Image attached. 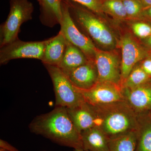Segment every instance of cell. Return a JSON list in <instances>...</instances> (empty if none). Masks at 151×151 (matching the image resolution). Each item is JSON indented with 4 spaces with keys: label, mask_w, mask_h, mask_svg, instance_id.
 Listing matches in <instances>:
<instances>
[{
    "label": "cell",
    "mask_w": 151,
    "mask_h": 151,
    "mask_svg": "<svg viewBox=\"0 0 151 151\" xmlns=\"http://www.w3.org/2000/svg\"><path fill=\"white\" fill-rule=\"evenodd\" d=\"M29 128L34 134L60 145L82 149L81 133L75 127L65 107H55L50 112L37 116Z\"/></svg>",
    "instance_id": "1"
},
{
    "label": "cell",
    "mask_w": 151,
    "mask_h": 151,
    "mask_svg": "<svg viewBox=\"0 0 151 151\" xmlns=\"http://www.w3.org/2000/svg\"><path fill=\"white\" fill-rule=\"evenodd\" d=\"M94 106L98 115V127L109 139L137 130L138 115L126 101Z\"/></svg>",
    "instance_id": "2"
},
{
    "label": "cell",
    "mask_w": 151,
    "mask_h": 151,
    "mask_svg": "<svg viewBox=\"0 0 151 151\" xmlns=\"http://www.w3.org/2000/svg\"><path fill=\"white\" fill-rule=\"evenodd\" d=\"M65 1V0H64ZM71 16L97 44L105 47H113L116 40L110 29L96 14L76 3L65 1Z\"/></svg>",
    "instance_id": "3"
},
{
    "label": "cell",
    "mask_w": 151,
    "mask_h": 151,
    "mask_svg": "<svg viewBox=\"0 0 151 151\" xmlns=\"http://www.w3.org/2000/svg\"><path fill=\"white\" fill-rule=\"evenodd\" d=\"M10 9L0 27V47L19 39L23 24L32 19L34 6L29 0H10Z\"/></svg>",
    "instance_id": "4"
},
{
    "label": "cell",
    "mask_w": 151,
    "mask_h": 151,
    "mask_svg": "<svg viewBox=\"0 0 151 151\" xmlns=\"http://www.w3.org/2000/svg\"><path fill=\"white\" fill-rule=\"evenodd\" d=\"M44 65L53 84L55 107L73 108L85 102L81 90L73 85L67 75L58 66Z\"/></svg>",
    "instance_id": "5"
},
{
    "label": "cell",
    "mask_w": 151,
    "mask_h": 151,
    "mask_svg": "<svg viewBox=\"0 0 151 151\" xmlns=\"http://www.w3.org/2000/svg\"><path fill=\"white\" fill-rule=\"evenodd\" d=\"M60 25V31L67 40L81 50L89 61L94 62L97 47L89 37L77 27L71 16L68 4L64 0H62V19Z\"/></svg>",
    "instance_id": "6"
},
{
    "label": "cell",
    "mask_w": 151,
    "mask_h": 151,
    "mask_svg": "<svg viewBox=\"0 0 151 151\" xmlns=\"http://www.w3.org/2000/svg\"><path fill=\"white\" fill-rule=\"evenodd\" d=\"M47 40L40 41H23L18 39L0 49V64H6L11 60L31 58L41 60Z\"/></svg>",
    "instance_id": "7"
},
{
    "label": "cell",
    "mask_w": 151,
    "mask_h": 151,
    "mask_svg": "<svg viewBox=\"0 0 151 151\" xmlns=\"http://www.w3.org/2000/svg\"><path fill=\"white\" fill-rule=\"evenodd\" d=\"M122 50L121 79L125 81L135 65L149 56L148 53L132 35L126 34L120 41Z\"/></svg>",
    "instance_id": "8"
},
{
    "label": "cell",
    "mask_w": 151,
    "mask_h": 151,
    "mask_svg": "<svg viewBox=\"0 0 151 151\" xmlns=\"http://www.w3.org/2000/svg\"><path fill=\"white\" fill-rule=\"evenodd\" d=\"M94 62L99 81L111 82L121 86V60L116 53L97 48Z\"/></svg>",
    "instance_id": "9"
},
{
    "label": "cell",
    "mask_w": 151,
    "mask_h": 151,
    "mask_svg": "<svg viewBox=\"0 0 151 151\" xmlns=\"http://www.w3.org/2000/svg\"><path fill=\"white\" fill-rule=\"evenodd\" d=\"M81 92L85 101L93 106L125 101L121 86L111 82L98 81L91 89Z\"/></svg>",
    "instance_id": "10"
},
{
    "label": "cell",
    "mask_w": 151,
    "mask_h": 151,
    "mask_svg": "<svg viewBox=\"0 0 151 151\" xmlns=\"http://www.w3.org/2000/svg\"><path fill=\"white\" fill-rule=\"evenodd\" d=\"M125 101L137 115L151 111V81L135 88H122Z\"/></svg>",
    "instance_id": "11"
},
{
    "label": "cell",
    "mask_w": 151,
    "mask_h": 151,
    "mask_svg": "<svg viewBox=\"0 0 151 151\" xmlns=\"http://www.w3.org/2000/svg\"><path fill=\"white\" fill-rule=\"evenodd\" d=\"M71 121L78 131L98 127V117L95 107L86 101L73 108H67Z\"/></svg>",
    "instance_id": "12"
},
{
    "label": "cell",
    "mask_w": 151,
    "mask_h": 151,
    "mask_svg": "<svg viewBox=\"0 0 151 151\" xmlns=\"http://www.w3.org/2000/svg\"><path fill=\"white\" fill-rule=\"evenodd\" d=\"M66 75L73 85L81 91L91 89L99 81L97 68L92 61L76 68Z\"/></svg>",
    "instance_id": "13"
},
{
    "label": "cell",
    "mask_w": 151,
    "mask_h": 151,
    "mask_svg": "<svg viewBox=\"0 0 151 151\" xmlns=\"http://www.w3.org/2000/svg\"><path fill=\"white\" fill-rule=\"evenodd\" d=\"M67 42L60 31L55 36L47 39L41 60L44 65L59 66L65 54Z\"/></svg>",
    "instance_id": "14"
},
{
    "label": "cell",
    "mask_w": 151,
    "mask_h": 151,
    "mask_svg": "<svg viewBox=\"0 0 151 151\" xmlns=\"http://www.w3.org/2000/svg\"><path fill=\"white\" fill-rule=\"evenodd\" d=\"M82 149L90 151H109V138L99 127L81 132Z\"/></svg>",
    "instance_id": "15"
},
{
    "label": "cell",
    "mask_w": 151,
    "mask_h": 151,
    "mask_svg": "<svg viewBox=\"0 0 151 151\" xmlns=\"http://www.w3.org/2000/svg\"><path fill=\"white\" fill-rule=\"evenodd\" d=\"M39 2L42 24L50 27L60 24L62 19V0H40Z\"/></svg>",
    "instance_id": "16"
},
{
    "label": "cell",
    "mask_w": 151,
    "mask_h": 151,
    "mask_svg": "<svg viewBox=\"0 0 151 151\" xmlns=\"http://www.w3.org/2000/svg\"><path fill=\"white\" fill-rule=\"evenodd\" d=\"M136 151H151V111L138 115Z\"/></svg>",
    "instance_id": "17"
},
{
    "label": "cell",
    "mask_w": 151,
    "mask_h": 151,
    "mask_svg": "<svg viewBox=\"0 0 151 151\" xmlns=\"http://www.w3.org/2000/svg\"><path fill=\"white\" fill-rule=\"evenodd\" d=\"M86 55L81 50L67 40L65 54L58 66L65 74L76 68L89 62Z\"/></svg>",
    "instance_id": "18"
},
{
    "label": "cell",
    "mask_w": 151,
    "mask_h": 151,
    "mask_svg": "<svg viewBox=\"0 0 151 151\" xmlns=\"http://www.w3.org/2000/svg\"><path fill=\"white\" fill-rule=\"evenodd\" d=\"M137 144V131L128 132L110 138L109 151H136Z\"/></svg>",
    "instance_id": "19"
},
{
    "label": "cell",
    "mask_w": 151,
    "mask_h": 151,
    "mask_svg": "<svg viewBox=\"0 0 151 151\" xmlns=\"http://www.w3.org/2000/svg\"><path fill=\"white\" fill-rule=\"evenodd\" d=\"M151 81V78L137 64L122 84V88H135Z\"/></svg>",
    "instance_id": "20"
},
{
    "label": "cell",
    "mask_w": 151,
    "mask_h": 151,
    "mask_svg": "<svg viewBox=\"0 0 151 151\" xmlns=\"http://www.w3.org/2000/svg\"><path fill=\"white\" fill-rule=\"evenodd\" d=\"M105 14L119 20L128 19L123 0H103Z\"/></svg>",
    "instance_id": "21"
},
{
    "label": "cell",
    "mask_w": 151,
    "mask_h": 151,
    "mask_svg": "<svg viewBox=\"0 0 151 151\" xmlns=\"http://www.w3.org/2000/svg\"><path fill=\"white\" fill-rule=\"evenodd\" d=\"M128 19L142 18L144 8L141 0H123Z\"/></svg>",
    "instance_id": "22"
},
{
    "label": "cell",
    "mask_w": 151,
    "mask_h": 151,
    "mask_svg": "<svg viewBox=\"0 0 151 151\" xmlns=\"http://www.w3.org/2000/svg\"><path fill=\"white\" fill-rule=\"evenodd\" d=\"M76 3L99 16L105 14L103 6V0H65Z\"/></svg>",
    "instance_id": "23"
},
{
    "label": "cell",
    "mask_w": 151,
    "mask_h": 151,
    "mask_svg": "<svg viewBox=\"0 0 151 151\" xmlns=\"http://www.w3.org/2000/svg\"><path fill=\"white\" fill-rule=\"evenodd\" d=\"M134 34L141 39L148 38L151 35V25L144 22H134L131 25Z\"/></svg>",
    "instance_id": "24"
},
{
    "label": "cell",
    "mask_w": 151,
    "mask_h": 151,
    "mask_svg": "<svg viewBox=\"0 0 151 151\" xmlns=\"http://www.w3.org/2000/svg\"><path fill=\"white\" fill-rule=\"evenodd\" d=\"M141 67L151 78V56H148L141 61Z\"/></svg>",
    "instance_id": "25"
},
{
    "label": "cell",
    "mask_w": 151,
    "mask_h": 151,
    "mask_svg": "<svg viewBox=\"0 0 151 151\" xmlns=\"http://www.w3.org/2000/svg\"><path fill=\"white\" fill-rule=\"evenodd\" d=\"M0 148L5 149L7 151H19L7 142L2 139L0 140Z\"/></svg>",
    "instance_id": "26"
},
{
    "label": "cell",
    "mask_w": 151,
    "mask_h": 151,
    "mask_svg": "<svg viewBox=\"0 0 151 151\" xmlns=\"http://www.w3.org/2000/svg\"><path fill=\"white\" fill-rule=\"evenodd\" d=\"M142 18L147 19L151 22V6L147 8L144 9L142 14Z\"/></svg>",
    "instance_id": "27"
},
{
    "label": "cell",
    "mask_w": 151,
    "mask_h": 151,
    "mask_svg": "<svg viewBox=\"0 0 151 151\" xmlns=\"http://www.w3.org/2000/svg\"><path fill=\"white\" fill-rule=\"evenodd\" d=\"M144 9L147 8L151 6V0H141Z\"/></svg>",
    "instance_id": "28"
},
{
    "label": "cell",
    "mask_w": 151,
    "mask_h": 151,
    "mask_svg": "<svg viewBox=\"0 0 151 151\" xmlns=\"http://www.w3.org/2000/svg\"><path fill=\"white\" fill-rule=\"evenodd\" d=\"M146 43L151 48V35L148 38L146 39Z\"/></svg>",
    "instance_id": "29"
},
{
    "label": "cell",
    "mask_w": 151,
    "mask_h": 151,
    "mask_svg": "<svg viewBox=\"0 0 151 151\" xmlns=\"http://www.w3.org/2000/svg\"><path fill=\"white\" fill-rule=\"evenodd\" d=\"M74 151H90L88 150H85L82 149H74Z\"/></svg>",
    "instance_id": "30"
},
{
    "label": "cell",
    "mask_w": 151,
    "mask_h": 151,
    "mask_svg": "<svg viewBox=\"0 0 151 151\" xmlns=\"http://www.w3.org/2000/svg\"><path fill=\"white\" fill-rule=\"evenodd\" d=\"M37 1H38V2H39V1L40 0H37Z\"/></svg>",
    "instance_id": "31"
},
{
    "label": "cell",
    "mask_w": 151,
    "mask_h": 151,
    "mask_svg": "<svg viewBox=\"0 0 151 151\" xmlns=\"http://www.w3.org/2000/svg\"></svg>",
    "instance_id": "32"
},
{
    "label": "cell",
    "mask_w": 151,
    "mask_h": 151,
    "mask_svg": "<svg viewBox=\"0 0 151 151\" xmlns=\"http://www.w3.org/2000/svg\"><path fill=\"white\" fill-rule=\"evenodd\" d=\"M6 151H7V150H6Z\"/></svg>",
    "instance_id": "33"
}]
</instances>
